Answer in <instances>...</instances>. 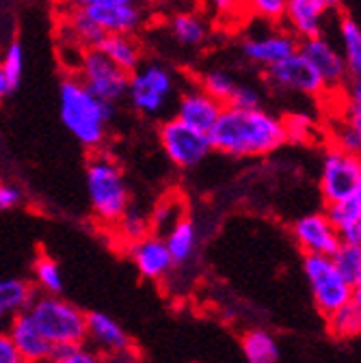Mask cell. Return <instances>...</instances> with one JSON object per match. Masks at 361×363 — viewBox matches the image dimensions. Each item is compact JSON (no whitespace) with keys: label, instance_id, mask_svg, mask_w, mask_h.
<instances>
[{"label":"cell","instance_id":"obj_46","mask_svg":"<svg viewBox=\"0 0 361 363\" xmlns=\"http://www.w3.org/2000/svg\"><path fill=\"white\" fill-rule=\"evenodd\" d=\"M346 102L350 104H361V74L350 76V80H346Z\"/></svg>","mask_w":361,"mask_h":363},{"label":"cell","instance_id":"obj_21","mask_svg":"<svg viewBox=\"0 0 361 363\" xmlns=\"http://www.w3.org/2000/svg\"><path fill=\"white\" fill-rule=\"evenodd\" d=\"M162 238L173 259V266H187L195 259L199 249V227L189 216L179 220Z\"/></svg>","mask_w":361,"mask_h":363},{"label":"cell","instance_id":"obj_16","mask_svg":"<svg viewBox=\"0 0 361 363\" xmlns=\"http://www.w3.org/2000/svg\"><path fill=\"white\" fill-rule=\"evenodd\" d=\"M223 108H225L223 104H218L214 98L204 94L201 89H189L179 96L173 117L197 132L210 134L212 128L216 125Z\"/></svg>","mask_w":361,"mask_h":363},{"label":"cell","instance_id":"obj_39","mask_svg":"<svg viewBox=\"0 0 361 363\" xmlns=\"http://www.w3.org/2000/svg\"><path fill=\"white\" fill-rule=\"evenodd\" d=\"M284 125H286V136L288 141H307L311 136V119L305 117V115H294V117H288L284 119Z\"/></svg>","mask_w":361,"mask_h":363},{"label":"cell","instance_id":"obj_4","mask_svg":"<svg viewBox=\"0 0 361 363\" xmlns=\"http://www.w3.org/2000/svg\"><path fill=\"white\" fill-rule=\"evenodd\" d=\"M28 315L55 348L87 342V313L61 294H35Z\"/></svg>","mask_w":361,"mask_h":363},{"label":"cell","instance_id":"obj_26","mask_svg":"<svg viewBox=\"0 0 361 363\" xmlns=\"http://www.w3.org/2000/svg\"><path fill=\"white\" fill-rule=\"evenodd\" d=\"M182 218H187L184 201L179 199L177 195H169L162 201H158L156 208H154V212L150 214V230L156 236H165Z\"/></svg>","mask_w":361,"mask_h":363},{"label":"cell","instance_id":"obj_17","mask_svg":"<svg viewBox=\"0 0 361 363\" xmlns=\"http://www.w3.org/2000/svg\"><path fill=\"white\" fill-rule=\"evenodd\" d=\"M329 11L325 0H288L284 22L288 24V33L305 41L323 35Z\"/></svg>","mask_w":361,"mask_h":363},{"label":"cell","instance_id":"obj_20","mask_svg":"<svg viewBox=\"0 0 361 363\" xmlns=\"http://www.w3.org/2000/svg\"><path fill=\"white\" fill-rule=\"evenodd\" d=\"M35 294L30 281L22 277H0V329H7L16 315L28 311Z\"/></svg>","mask_w":361,"mask_h":363},{"label":"cell","instance_id":"obj_49","mask_svg":"<svg viewBox=\"0 0 361 363\" xmlns=\"http://www.w3.org/2000/svg\"><path fill=\"white\" fill-rule=\"evenodd\" d=\"M325 3L329 5V9H333V7H335V5L340 3V0H325Z\"/></svg>","mask_w":361,"mask_h":363},{"label":"cell","instance_id":"obj_42","mask_svg":"<svg viewBox=\"0 0 361 363\" xmlns=\"http://www.w3.org/2000/svg\"><path fill=\"white\" fill-rule=\"evenodd\" d=\"M0 363H24L5 329H0Z\"/></svg>","mask_w":361,"mask_h":363},{"label":"cell","instance_id":"obj_22","mask_svg":"<svg viewBox=\"0 0 361 363\" xmlns=\"http://www.w3.org/2000/svg\"><path fill=\"white\" fill-rule=\"evenodd\" d=\"M96 50L128 74L141 65V48L130 35H104Z\"/></svg>","mask_w":361,"mask_h":363},{"label":"cell","instance_id":"obj_14","mask_svg":"<svg viewBox=\"0 0 361 363\" xmlns=\"http://www.w3.org/2000/svg\"><path fill=\"white\" fill-rule=\"evenodd\" d=\"M128 259L143 279L160 281L173 270V259L162 236L148 234L145 238L128 245Z\"/></svg>","mask_w":361,"mask_h":363},{"label":"cell","instance_id":"obj_1","mask_svg":"<svg viewBox=\"0 0 361 363\" xmlns=\"http://www.w3.org/2000/svg\"><path fill=\"white\" fill-rule=\"evenodd\" d=\"M212 150L230 158H262L288 143L284 119L264 108L225 106L208 134Z\"/></svg>","mask_w":361,"mask_h":363},{"label":"cell","instance_id":"obj_40","mask_svg":"<svg viewBox=\"0 0 361 363\" xmlns=\"http://www.w3.org/2000/svg\"><path fill=\"white\" fill-rule=\"evenodd\" d=\"M204 5L218 18H232L245 11L243 0H204Z\"/></svg>","mask_w":361,"mask_h":363},{"label":"cell","instance_id":"obj_43","mask_svg":"<svg viewBox=\"0 0 361 363\" xmlns=\"http://www.w3.org/2000/svg\"><path fill=\"white\" fill-rule=\"evenodd\" d=\"M340 234V245H350V247H361V218L342 227Z\"/></svg>","mask_w":361,"mask_h":363},{"label":"cell","instance_id":"obj_44","mask_svg":"<svg viewBox=\"0 0 361 363\" xmlns=\"http://www.w3.org/2000/svg\"><path fill=\"white\" fill-rule=\"evenodd\" d=\"M72 9H87L94 5H134L139 0H65Z\"/></svg>","mask_w":361,"mask_h":363},{"label":"cell","instance_id":"obj_5","mask_svg":"<svg viewBox=\"0 0 361 363\" xmlns=\"http://www.w3.org/2000/svg\"><path fill=\"white\" fill-rule=\"evenodd\" d=\"M175 89L177 82L173 72L158 61H150L130 72L126 98L137 113L148 117H160L169 108Z\"/></svg>","mask_w":361,"mask_h":363},{"label":"cell","instance_id":"obj_38","mask_svg":"<svg viewBox=\"0 0 361 363\" xmlns=\"http://www.w3.org/2000/svg\"><path fill=\"white\" fill-rule=\"evenodd\" d=\"M228 106L232 108H243V111H253V108H262V96L260 91L247 82H238L234 94L228 102Z\"/></svg>","mask_w":361,"mask_h":363},{"label":"cell","instance_id":"obj_34","mask_svg":"<svg viewBox=\"0 0 361 363\" xmlns=\"http://www.w3.org/2000/svg\"><path fill=\"white\" fill-rule=\"evenodd\" d=\"M288 0H243V7L264 24H282L286 16Z\"/></svg>","mask_w":361,"mask_h":363},{"label":"cell","instance_id":"obj_18","mask_svg":"<svg viewBox=\"0 0 361 363\" xmlns=\"http://www.w3.org/2000/svg\"><path fill=\"white\" fill-rule=\"evenodd\" d=\"M104 35H130L137 33L145 22V11L134 5H94L84 9Z\"/></svg>","mask_w":361,"mask_h":363},{"label":"cell","instance_id":"obj_41","mask_svg":"<svg viewBox=\"0 0 361 363\" xmlns=\"http://www.w3.org/2000/svg\"><path fill=\"white\" fill-rule=\"evenodd\" d=\"M22 203V191L9 182H0V210H13Z\"/></svg>","mask_w":361,"mask_h":363},{"label":"cell","instance_id":"obj_24","mask_svg":"<svg viewBox=\"0 0 361 363\" xmlns=\"http://www.w3.org/2000/svg\"><path fill=\"white\" fill-rule=\"evenodd\" d=\"M243 354L247 363H277L279 361V344L273 333L266 329H251L240 340Z\"/></svg>","mask_w":361,"mask_h":363},{"label":"cell","instance_id":"obj_28","mask_svg":"<svg viewBox=\"0 0 361 363\" xmlns=\"http://www.w3.org/2000/svg\"><path fill=\"white\" fill-rule=\"evenodd\" d=\"M340 41H342V57L348 67V74H361V26L350 20L342 18L340 22Z\"/></svg>","mask_w":361,"mask_h":363},{"label":"cell","instance_id":"obj_36","mask_svg":"<svg viewBox=\"0 0 361 363\" xmlns=\"http://www.w3.org/2000/svg\"><path fill=\"white\" fill-rule=\"evenodd\" d=\"M331 147H335L348 156L361 158V134L340 121L333 130V145Z\"/></svg>","mask_w":361,"mask_h":363},{"label":"cell","instance_id":"obj_13","mask_svg":"<svg viewBox=\"0 0 361 363\" xmlns=\"http://www.w3.org/2000/svg\"><path fill=\"white\" fill-rule=\"evenodd\" d=\"M299 52L311 63V67L316 72H318V76H321L327 91L346 84L350 74H348V67L344 63V57L327 37L321 35V37L301 41L299 43Z\"/></svg>","mask_w":361,"mask_h":363},{"label":"cell","instance_id":"obj_9","mask_svg":"<svg viewBox=\"0 0 361 363\" xmlns=\"http://www.w3.org/2000/svg\"><path fill=\"white\" fill-rule=\"evenodd\" d=\"M361 184V158L329 147L321 167V195L327 206L344 199Z\"/></svg>","mask_w":361,"mask_h":363},{"label":"cell","instance_id":"obj_23","mask_svg":"<svg viewBox=\"0 0 361 363\" xmlns=\"http://www.w3.org/2000/svg\"><path fill=\"white\" fill-rule=\"evenodd\" d=\"M171 37L187 48H197L208 39V22L195 11H179L169 20Z\"/></svg>","mask_w":361,"mask_h":363},{"label":"cell","instance_id":"obj_37","mask_svg":"<svg viewBox=\"0 0 361 363\" xmlns=\"http://www.w3.org/2000/svg\"><path fill=\"white\" fill-rule=\"evenodd\" d=\"M50 363H102V359L94 348L80 344L70 348H57Z\"/></svg>","mask_w":361,"mask_h":363},{"label":"cell","instance_id":"obj_48","mask_svg":"<svg viewBox=\"0 0 361 363\" xmlns=\"http://www.w3.org/2000/svg\"><path fill=\"white\" fill-rule=\"evenodd\" d=\"M352 305L361 311V277H359L357 284L352 286Z\"/></svg>","mask_w":361,"mask_h":363},{"label":"cell","instance_id":"obj_3","mask_svg":"<svg viewBox=\"0 0 361 363\" xmlns=\"http://www.w3.org/2000/svg\"><path fill=\"white\" fill-rule=\"evenodd\" d=\"M87 197L94 216L115 227V223L130 208V189L121 167L106 154H98L87 162L84 169Z\"/></svg>","mask_w":361,"mask_h":363},{"label":"cell","instance_id":"obj_47","mask_svg":"<svg viewBox=\"0 0 361 363\" xmlns=\"http://www.w3.org/2000/svg\"><path fill=\"white\" fill-rule=\"evenodd\" d=\"M11 91V84H9V80H7V76L3 74V69H0V100L3 98H7V94Z\"/></svg>","mask_w":361,"mask_h":363},{"label":"cell","instance_id":"obj_25","mask_svg":"<svg viewBox=\"0 0 361 363\" xmlns=\"http://www.w3.org/2000/svg\"><path fill=\"white\" fill-rule=\"evenodd\" d=\"M65 30L72 43L82 45L84 50H94L98 48V43L104 39L102 28L91 20L84 9H72L65 18Z\"/></svg>","mask_w":361,"mask_h":363},{"label":"cell","instance_id":"obj_35","mask_svg":"<svg viewBox=\"0 0 361 363\" xmlns=\"http://www.w3.org/2000/svg\"><path fill=\"white\" fill-rule=\"evenodd\" d=\"M0 69L7 76L11 89H16L22 80V74H24V48L20 41H13L9 48L5 50V57H3V63H0Z\"/></svg>","mask_w":361,"mask_h":363},{"label":"cell","instance_id":"obj_10","mask_svg":"<svg viewBox=\"0 0 361 363\" xmlns=\"http://www.w3.org/2000/svg\"><path fill=\"white\" fill-rule=\"evenodd\" d=\"M266 82L282 91V94H301V96H321L325 89L318 72L301 55H292L286 61L266 69Z\"/></svg>","mask_w":361,"mask_h":363},{"label":"cell","instance_id":"obj_32","mask_svg":"<svg viewBox=\"0 0 361 363\" xmlns=\"http://www.w3.org/2000/svg\"><path fill=\"white\" fill-rule=\"evenodd\" d=\"M115 227H117L119 238L126 240L128 245L137 242V240L145 238L148 234H152V230H150V216L139 212V210H134V208H128L123 212V216L115 223Z\"/></svg>","mask_w":361,"mask_h":363},{"label":"cell","instance_id":"obj_11","mask_svg":"<svg viewBox=\"0 0 361 363\" xmlns=\"http://www.w3.org/2000/svg\"><path fill=\"white\" fill-rule=\"evenodd\" d=\"M299 39L284 30V28H273L264 35H249L243 39L240 43V52L243 57L257 65V67H273L282 61H286L288 57L299 52Z\"/></svg>","mask_w":361,"mask_h":363},{"label":"cell","instance_id":"obj_12","mask_svg":"<svg viewBox=\"0 0 361 363\" xmlns=\"http://www.w3.org/2000/svg\"><path fill=\"white\" fill-rule=\"evenodd\" d=\"M292 236L305 255L331 257L340 247V234L325 212H311L296 218L292 225Z\"/></svg>","mask_w":361,"mask_h":363},{"label":"cell","instance_id":"obj_45","mask_svg":"<svg viewBox=\"0 0 361 363\" xmlns=\"http://www.w3.org/2000/svg\"><path fill=\"white\" fill-rule=\"evenodd\" d=\"M342 123H346L348 128H352V130H357V132L361 134V104H350V102H346Z\"/></svg>","mask_w":361,"mask_h":363},{"label":"cell","instance_id":"obj_33","mask_svg":"<svg viewBox=\"0 0 361 363\" xmlns=\"http://www.w3.org/2000/svg\"><path fill=\"white\" fill-rule=\"evenodd\" d=\"M331 262L340 275L355 286L357 279L361 277V247H350V245H340L335 253L331 255Z\"/></svg>","mask_w":361,"mask_h":363},{"label":"cell","instance_id":"obj_30","mask_svg":"<svg viewBox=\"0 0 361 363\" xmlns=\"http://www.w3.org/2000/svg\"><path fill=\"white\" fill-rule=\"evenodd\" d=\"M238 80L225 69H210L201 76V82H199V89L204 94H208L210 98H214L218 104L228 106L234 89H236Z\"/></svg>","mask_w":361,"mask_h":363},{"label":"cell","instance_id":"obj_15","mask_svg":"<svg viewBox=\"0 0 361 363\" xmlns=\"http://www.w3.org/2000/svg\"><path fill=\"white\" fill-rule=\"evenodd\" d=\"M5 331L11 337V342L24 363H50L52 361L57 348L43 337V333L37 329L28 311L16 315Z\"/></svg>","mask_w":361,"mask_h":363},{"label":"cell","instance_id":"obj_2","mask_svg":"<svg viewBox=\"0 0 361 363\" xmlns=\"http://www.w3.org/2000/svg\"><path fill=\"white\" fill-rule=\"evenodd\" d=\"M59 115L82 147L98 150L106 141V128L115 115V106L94 98L78 76H67L59 86Z\"/></svg>","mask_w":361,"mask_h":363},{"label":"cell","instance_id":"obj_29","mask_svg":"<svg viewBox=\"0 0 361 363\" xmlns=\"http://www.w3.org/2000/svg\"><path fill=\"white\" fill-rule=\"evenodd\" d=\"M327 331L338 340H350L361 333V311L348 303L342 309L327 315Z\"/></svg>","mask_w":361,"mask_h":363},{"label":"cell","instance_id":"obj_19","mask_svg":"<svg viewBox=\"0 0 361 363\" xmlns=\"http://www.w3.org/2000/svg\"><path fill=\"white\" fill-rule=\"evenodd\" d=\"M87 340H91L100 350L121 354L130 350V337L123 327L104 311L87 313Z\"/></svg>","mask_w":361,"mask_h":363},{"label":"cell","instance_id":"obj_31","mask_svg":"<svg viewBox=\"0 0 361 363\" xmlns=\"http://www.w3.org/2000/svg\"><path fill=\"white\" fill-rule=\"evenodd\" d=\"M325 214H327L329 223L335 227L338 232L342 230V227H346V225L359 220V218H361V184H359L350 195H346L344 199H340V201L327 206Z\"/></svg>","mask_w":361,"mask_h":363},{"label":"cell","instance_id":"obj_27","mask_svg":"<svg viewBox=\"0 0 361 363\" xmlns=\"http://www.w3.org/2000/svg\"><path fill=\"white\" fill-rule=\"evenodd\" d=\"M33 279H35L37 288L41 290V294H61L63 288H65L63 270H61L59 262L55 257L46 255V253L35 257Z\"/></svg>","mask_w":361,"mask_h":363},{"label":"cell","instance_id":"obj_7","mask_svg":"<svg viewBox=\"0 0 361 363\" xmlns=\"http://www.w3.org/2000/svg\"><path fill=\"white\" fill-rule=\"evenodd\" d=\"M78 69V80L94 98L113 106L126 98L130 74L111 63L100 50H84Z\"/></svg>","mask_w":361,"mask_h":363},{"label":"cell","instance_id":"obj_6","mask_svg":"<svg viewBox=\"0 0 361 363\" xmlns=\"http://www.w3.org/2000/svg\"><path fill=\"white\" fill-rule=\"evenodd\" d=\"M303 275L307 279L313 305L325 318L344 305L352 303V286L335 270L331 257L325 255H305Z\"/></svg>","mask_w":361,"mask_h":363},{"label":"cell","instance_id":"obj_8","mask_svg":"<svg viewBox=\"0 0 361 363\" xmlns=\"http://www.w3.org/2000/svg\"><path fill=\"white\" fill-rule=\"evenodd\" d=\"M158 139L165 156L179 169H193L201 164L212 152L208 134L189 128L175 117L162 121L158 130Z\"/></svg>","mask_w":361,"mask_h":363}]
</instances>
